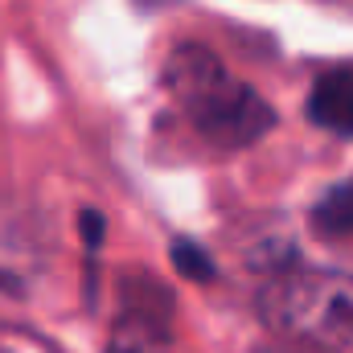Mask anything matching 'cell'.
Segmentation results:
<instances>
[{"mask_svg": "<svg viewBox=\"0 0 353 353\" xmlns=\"http://www.w3.org/2000/svg\"><path fill=\"white\" fill-rule=\"evenodd\" d=\"M173 267L181 271V275L197 279V283L214 279V259H210L197 243H189V239H176V243H173Z\"/></svg>", "mask_w": 353, "mask_h": 353, "instance_id": "cell-6", "label": "cell"}, {"mask_svg": "<svg viewBox=\"0 0 353 353\" xmlns=\"http://www.w3.org/2000/svg\"><path fill=\"white\" fill-rule=\"evenodd\" d=\"M259 316L275 337L308 350L353 345V275L325 267L275 271L259 296Z\"/></svg>", "mask_w": 353, "mask_h": 353, "instance_id": "cell-2", "label": "cell"}, {"mask_svg": "<svg viewBox=\"0 0 353 353\" xmlns=\"http://www.w3.org/2000/svg\"><path fill=\"white\" fill-rule=\"evenodd\" d=\"M316 230H321V234H333V239L353 234V185L333 189V193L316 205Z\"/></svg>", "mask_w": 353, "mask_h": 353, "instance_id": "cell-5", "label": "cell"}, {"mask_svg": "<svg viewBox=\"0 0 353 353\" xmlns=\"http://www.w3.org/2000/svg\"><path fill=\"white\" fill-rule=\"evenodd\" d=\"M308 119L325 132L353 136V66L325 70L308 94Z\"/></svg>", "mask_w": 353, "mask_h": 353, "instance_id": "cell-4", "label": "cell"}, {"mask_svg": "<svg viewBox=\"0 0 353 353\" xmlns=\"http://www.w3.org/2000/svg\"><path fill=\"white\" fill-rule=\"evenodd\" d=\"M173 350V333H169V300L161 296L152 308L128 300L103 353H169Z\"/></svg>", "mask_w": 353, "mask_h": 353, "instance_id": "cell-3", "label": "cell"}, {"mask_svg": "<svg viewBox=\"0 0 353 353\" xmlns=\"http://www.w3.org/2000/svg\"><path fill=\"white\" fill-rule=\"evenodd\" d=\"M165 87L185 107L197 136L218 148H247L275 123L263 94L234 79L205 46H176L165 62Z\"/></svg>", "mask_w": 353, "mask_h": 353, "instance_id": "cell-1", "label": "cell"}, {"mask_svg": "<svg viewBox=\"0 0 353 353\" xmlns=\"http://www.w3.org/2000/svg\"><path fill=\"white\" fill-rule=\"evenodd\" d=\"M255 353H316V350H308V345H300V341H288V337H283V345H267V350H255Z\"/></svg>", "mask_w": 353, "mask_h": 353, "instance_id": "cell-7", "label": "cell"}]
</instances>
